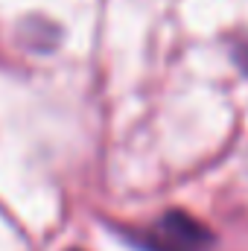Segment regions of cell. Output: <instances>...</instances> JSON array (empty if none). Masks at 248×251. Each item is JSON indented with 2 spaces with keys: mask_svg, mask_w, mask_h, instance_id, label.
Returning a JSON list of instances; mask_svg holds the SVG:
<instances>
[{
  "mask_svg": "<svg viewBox=\"0 0 248 251\" xmlns=\"http://www.w3.org/2000/svg\"><path fill=\"white\" fill-rule=\"evenodd\" d=\"M140 246L146 251H210L213 234L184 210H167L140 234Z\"/></svg>",
  "mask_w": 248,
  "mask_h": 251,
  "instance_id": "6da1fadb",
  "label": "cell"
}]
</instances>
